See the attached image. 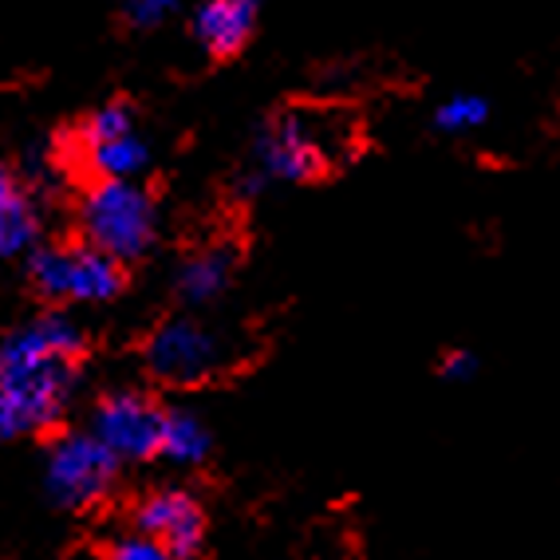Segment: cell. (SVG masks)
<instances>
[{"label": "cell", "mask_w": 560, "mask_h": 560, "mask_svg": "<svg viewBox=\"0 0 560 560\" xmlns=\"http://www.w3.org/2000/svg\"><path fill=\"white\" fill-rule=\"evenodd\" d=\"M135 525L159 537L178 560H194L206 540V513H201L198 498L186 490H154L135 510Z\"/></svg>", "instance_id": "8"}, {"label": "cell", "mask_w": 560, "mask_h": 560, "mask_svg": "<svg viewBox=\"0 0 560 560\" xmlns=\"http://www.w3.org/2000/svg\"><path fill=\"white\" fill-rule=\"evenodd\" d=\"M230 277H233V249H201L182 260L174 289H178V296L186 304L201 308V304H213L221 292L230 289Z\"/></svg>", "instance_id": "10"}, {"label": "cell", "mask_w": 560, "mask_h": 560, "mask_svg": "<svg viewBox=\"0 0 560 560\" xmlns=\"http://www.w3.org/2000/svg\"><path fill=\"white\" fill-rule=\"evenodd\" d=\"M119 474V454L110 451L107 442L95 431L88 434H63L48 454V493L68 510H88L95 501H103L115 486Z\"/></svg>", "instance_id": "4"}, {"label": "cell", "mask_w": 560, "mask_h": 560, "mask_svg": "<svg viewBox=\"0 0 560 560\" xmlns=\"http://www.w3.org/2000/svg\"><path fill=\"white\" fill-rule=\"evenodd\" d=\"M221 363H225V340L198 320L162 324L147 343L151 375L162 383H178V387L210 380L213 371H221Z\"/></svg>", "instance_id": "6"}, {"label": "cell", "mask_w": 560, "mask_h": 560, "mask_svg": "<svg viewBox=\"0 0 560 560\" xmlns=\"http://www.w3.org/2000/svg\"><path fill=\"white\" fill-rule=\"evenodd\" d=\"M490 119V103L481 95H454L434 110V127L446 130V135H466V130H478L481 122Z\"/></svg>", "instance_id": "14"}, {"label": "cell", "mask_w": 560, "mask_h": 560, "mask_svg": "<svg viewBox=\"0 0 560 560\" xmlns=\"http://www.w3.org/2000/svg\"><path fill=\"white\" fill-rule=\"evenodd\" d=\"M474 371H478V360H474L470 351H451V355L442 360V375L451 383H466Z\"/></svg>", "instance_id": "18"}, {"label": "cell", "mask_w": 560, "mask_h": 560, "mask_svg": "<svg viewBox=\"0 0 560 560\" xmlns=\"http://www.w3.org/2000/svg\"><path fill=\"white\" fill-rule=\"evenodd\" d=\"M162 422L166 410L139 390H115L95 407L91 431L119 454V462H147L162 451Z\"/></svg>", "instance_id": "7"}, {"label": "cell", "mask_w": 560, "mask_h": 560, "mask_svg": "<svg viewBox=\"0 0 560 560\" xmlns=\"http://www.w3.org/2000/svg\"><path fill=\"white\" fill-rule=\"evenodd\" d=\"M147 162H151V147L135 130L88 147V166L95 171V178H139L147 171Z\"/></svg>", "instance_id": "13"}, {"label": "cell", "mask_w": 560, "mask_h": 560, "mask_svg": "<svg viewBox=\"0 0 560 560\" xmlns=\"http://www.w3.org/2000/svg\"><path fill=\"white\" fill-rule=\"evenodd\" d=\"M28 277L36 292L48 301H75V304H103L115 301L122 289L119 260L107 257L95 245L83 249H40L32 257Z\"/></svg>", "instance_id": "3"}, {"label": "cell", "mask_w": 560, "mask_h": 560, "mask_svg": "<svg viewBox=\"0 0 560 560\" xmlns=\"http://www.w3.org/2000/svg\"><path fill=\"white\" fill-rule=\"evenodd\" d=\"M36 206L28 194L9 178V171H0V260L16 257L36 241Z\"/></svg>", "instance_id": "11"}, {"label": "cell", "mask_w": 560, "mask_h": 560, "mask_svg": "<svg viewBox=\"0 0 560 560\" xmlns=\"http://www.w3.org/2000/svg\"><path fill=\"white\" fill-rule=\"evenodd\" d=\"M178 4L182 0H127V21L135 24V28H154V24L166 21Z\"/></svg>", "instance_id": "17"}, {"label": "cell", "mask_w": 560, "mask_h": 560, "mask_svg": "<svg viewBox=\"0 0 560 560\" xmlns=\"http://www.w3.org/2000/svg\"><path fill=\"white\" fill-rule=\"evenodd\" d=\"M210 451H213V439L194 410H166L159 458L174 462V466H198V462L210 458Z\"/></svg>", "instance_id": "12"}, {"label": "cell", "mask_w": 560, "mask_h": 560, "mask_svg": "<svg viewBox=\"0 0 560 560\" xmlns=\"http://www.w3.org/2000/svg\"><path fill=\"white\" fill-rule=\"evenodd\" d=\"M83 331L51 312L0 343V442L48 431L75 395Z\"/></svg>", "instance_id": "1"}, {"label": "cell", "mask_w": 560, "mask_h": 560, "mask_svg": "<svg viewBox=\"0 0 560 560\" xmlns=\"http://www.w3.org/2000/svg\"><path fill=\"white\" fill-rule=\"evenodd\" d=\"M107 560H178V557L159 537L135 529L127 537H115V545L107 549Z\"/></svg>", "instance_id": "16"}, {"label": "cell", "mask_w": 560, "mask_h": 560, "mask_svg": "<svg viewBox=\"0 0 560 560\" xmlns=\"http://www.w3.org/2000/svg\"><path fill=\"white\" fill-rule=\"evenodd\" d=\"M260 0H201L194 12V36L213 60H233L253 40Z\"/></svg>", "instance_id": "9"}, {"label": "cell", "mask_w": 560, "mask_h": 560, "mask_svg": "<svg viewBox=\"0 0 560 560\" xmlns=\"http://www.w3.org/2000/svg\"><path fill=\"white\" fill-rule=\"evenodd\" d=\"M328 159L331 147L320 135V122L304 110H289L260 130L253 174H260V182H308L328 166Z\"/></svg>", "instance_id": "5"}, {"label": "cell", "mask_w": 560, "mask_h": 560, "mask_svg": "<svg viewBox=\"0 0 560 560\" xmlns=\"http://www.w3.org/2000/svg\"><path fill=\"white\" fill-rule=\"evenodd\" d=\"M130 130H135V115H130V107H122V103H107V107H100L88 122H83V147L119 139V135H130Z\"/></svg>", "instance_id": "15"}, {"label": "cell", "mask_w": 560, "mask_h": 560, "mask_svg": "<svg viewBox=\"0 0 560 560\" xmlns=\"http://www.w3.org/2000/svg\"><path fill=\"white\" fill-rule=\"evenodd\" d=\"M83 237L115 260H135L154 241V201L135 178H100L83 194Z\"/></svg>", "instance_id": "2"}]
</instances>
